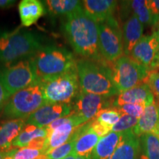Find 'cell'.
<instances>
[{
	"label": "cell",
	"instance_id": "cell-42",
	"mask_svg": "<svg viewBox=\"0 0 159 159\" xmlns=\"http://www.w3.org/2000/svg\"><path fill=\"white\" fill-rule=\"evenodd\" d=\"M5 159H13V157L11 156H9V155H8V156H7V157H5Z\"/></svg>",
	"mask_w": 159,
	"mask_h": 159
},
{
	"label": "cell",
	"instance_id": "cell-35",
	"mask_svg": "<svg viewBox=\"0 0 159 159\" xmlns=\"http://www.w3.org/2000/svg\"><path fill=\"white\" fill-rule=\"evenodd\" d=\"M11 97V95L8 94V92L5 90L3 85L0 83V112L4 110Z\"/></svg>",
	"mask_w": 159,
	"mask_h": 159
},
{
	"label": "cell",
	"instance_id": "cell-34",
	"mask_svg": "<svg viewBox=\"0 0 159 159\" xmlns=\"http://www.w3.org/2000/svg\"><path fill=\"white\" fill-rule=\"evenodd\" d=\"M46 140H47V138H37L33 139L27 145V148L33 149V150L42 151L43 149L44 148Z\"/></svg>",
	"mask_w": 159,
	"mask_h": 159
},
{
	"label": "cell",
	"instance_id": "cell-28",
	"mask_svg": "<svg viewBox=\"0 0 159 159\" xmlns=\"http://www.w3.org/2000/svg\"><path fill=\"white\" fill-rule=\"evenodd\" d=\"M75 140H76V136L73 134L70 139L65 143L64 144L61 145L53 149L50 152H49L46 156L48 159H63L69 156V155L72 153L75 144Z\"/></svg>",
	"mask_w": 159,
	"mask_h": 159
},
{
	"label": "cell",
	"instance_id": "cell-8",
	"mask_svg": "<svg viewBox=\"0 0 159 159\" xmlns=\"http://www.w3.org/2000/svg\"><path fill=\"white\" fill-rule=\"evenodd\" d=\"M98 25L101 55L108 63L114 62L124 55L122 30L114 16Z\"/></svg>",
	"mask_w": 159,
	"mask_h": 159
},
{
	"label": "cell",
	"instance_id": "cell-36",
	"mask_svg": "<svg viewBox=\"0 0 159 159\" xmlns=\"http://www.w3.org/2000/svg\"><path fill=\"white\" fill-rule=\"evenodd\" d=\"M149 6L156 22L158 23L159 19V0H150Z\"/></svg>",
	"mask_w": 159,
	"mask_h": 159
},
{
	"label": "cell",
	"instance_id": "cell-22",
	"mask_svg": "<svg viewBox=\"0 0 159 159\" xmlns=\"http://www.w3.org/2000/svg\"><path fill=\"white\" fill-rule=\"evenodd\" d=\"M19 16L25 27L34 25L44 13V7L38 0H22L19 5Z\"/></svg>",
	"mask_w": 159,
	"mask_h": 159
},
{
	"label": "cell",
	"instance_id": "cell-24",
	"mask_svg": "<svg viewBox=\"0 0 159 159\" xmlns=\"http://www.w3.org/2000/svg\"><path fill=\"white\" fill-rule=\"evenodd\" d=\"M49 130L47 128H38L34 125H25V128L13 141V148H23L27 147L29 143L37 138H47Z\"/></svg>",
	"mask_w": 159,
	"mask_h": 159
},
{
	"label": "cell",
	"instance_id": "cell-25",
	"mask_svg": "<svg viewBox=\"0 0 159 159\" xmlns=\"http://www.w3.org/2000/svg\"><path fill=\"white\" fill-rule=\"evenodd\" d=\"M46 5L52 14L66 17L83 8V2L77 0H49Z\"/></svg>",
	"mask_w": 159,
	"mask_h": 159
},
{
	"label": "cell",
	"instance_id": "cell-9",
	"mask_svg": "<svg viewBox=\"0 0 159 159\" xmlns=\"http://www.w3.org/2000/svg\"><path fill=\"white\" fill-rule=\"evenodd\" d=\"M5 66L0 69V83L11 96L39 82L29 60Z\"/></svg>",
	"mask_w": 159,
	"mask_h": 159
},
{
	"label": "cell",
	"instance_id": "cell-12",
	"mask_svg": "<svg viewBox=\"0 0 159 159\" xmlns=\"http://www.w3.org/2000/svg\"><path fill=\"white\" fill-rule=\"evenodd\" d=\"M158 48V36L153 32L152 35H143L135 45L129 57L150 71Z\"/></svg>",
	"mask_w": 159,
	"mask_h": 159
},
{
	"label": "cell",
	"instance_id": "cell-33",
	"mask_svg": "<svg viewBox=\"0 0 159 159\" xmlns=\"http://www.w3.org/2000/svg\"><path fill=\"white\" fill-rule=\"evenodd\" d=\"M91 128L98 135L99 138H102V137L106 136L107 134L111 132V130L106 128V127L99 122H97L95 119H93L92 121H91Z\"/></svg>",
	"mask_w": 159,
	"mask_h": 159
},
{
	"label": "cell",
	"instance_id": "cell-37",
	"mask_svg": "<svg viewBox=\"0 0 159 159\" xmlns=\"http://www.w3.org/2000/svg\"><path fill=\"white\" fill-rule=\"evenodd\" d=\"M154 27H156V30H155L154 32L156 33L157 36H158V41H159V19H158V23H157L156 25L154 26ZM159 69V48H158V53H157V55H156V58H155L154 62H153V63H152L151 71L156 70V69Z\"/></svg>",
	"mask_w": 159,
	"mask_h": 159
},
{
	"label": "cell",
	"instance_id": "cell-29",
	"mask_svg": "<svg viewBox=\"0 0 159 159\" xmlns=\"http://www.w3.org/2000/svg\"><path fill=\"white\" fill-rule=\"evenodd\" d=\"M138 121L139 119L136 117L129 116V115H122L118 122L113 126L111 132L124 133L133 130Z\"/></svg>",
	"mask_w": 159,
	"mask_h": 159
},
{
	"label": "cell",
	"instance_id": "cell-2",
	"mask_svg": "<svg viewBox=\"0 0 159 159\" xmlns=\"http://www.w3.org/2000/svg\"><path fill=\"white\" fill-rule=\"evenodd\" d=\"M29 61L40 82L77 68V61L71 52L54 46L42 47Z\"/></svg>",
	"mask_w": 159,
	"mask_h": 159
},
{
	"label": "cell",
	"instance_id": "cell-3",
	"mask_svg": "<svg viewBox=\"0 0 159 159\" xmlns=\"http://www.w3.org/2000/svg\"><path fill=\"white\" fill-rule=\"evenodd\" d=\"M77 71L82 91L106 97L119 94L113 82L109 64L82 58L77 61Z\"/></svg>",
	"mask_w": 159,
	"mask_h": 159
},
{
	"label": "cell",
	"instance_id": "cell-20",
	"mask_svg": "<svg viewBox=\"0 0 159 159\" xmlns=\"http://www.w3.org/2000/svg\"><path fill=\"white\" fill-rule=\"evenodd\" d=\"M122 6V15L127 16L132 13L138 18L143 25L155 26L157 24L149 6V1L146 0H134L124 1L121 4Z\"/></svg>",
	"mask_w": 159,
	"mask_h": 159
},
{
	"label": "cell",
	"instance_id": "cell-41",
	"mask_svg": "<svg viewBox=\"0 0 159 159\" xmlns=\"http://www.w3.org/2000/svg\"><path fill=\"white\" fill-rule=\"evenodd\" d=\"M35 159H48L47 158V157L46 155H41V156H39V157H37Z\"/></svg>",
	"mask_w": 159,
	"mask_h": 159
},
{
	"label": "cell",
	"instance_id": "cell-21",
	"mask_svg": "<svg viewBox=\"0 0 159 159\" xmlns=\"http://www.w3.org/2000/svg\"><path fill=\"white\" fill-rule=\"evenodd\" d=\"M25 121L22 119H12L0 125V150H13V141L25 128Z\"/></svg>",
	"mask_w": 159,
	"mask_h": 159
},
{
	"label": "cell",
	"instance_id": "cell-31",
	"mask_svg": "<svg viewBox=\"0 0 159 159\" xmlns=\"http://www.w3.org/2000/svg\"><path fill=\"white\" fill-rule=\"evenodd\" d=\"M41 155H42L41 150H33L27 147L21 149H13L9 152V156L13 157V159H35Z\"/></svg>",
	"mask_w": 159,
	"mask_h": 159
},
{
	"label": "cell",
	"instance_id": "cell-17",
	"mask_svg": "<svg viewBox=\"0 0 159 159\" xmlns=\"http://www.w3.org/2000/svg\"><path fill=\"white\" fill-rule=\"evenodd\" d=\"M70 116L71 117L70 122L65 123L64 125L49 133L46 140L44 148L41 151L42 155H47L53 149L64 144L70 139L72 134H74L75 129L79 127L74 117L71 115Z\"/></svg>",
	"mask_w": 159,
	"mask_h": 159
},
{
	"label": "cell",
	"instance_id": "cell-5",
	"mask_svg": "<svg viewBox=\"0 0 159 159\" xmlns=\"http://www.w3.org/2000/svg\"><path fill=\"white\" fill-rule=\"evenodd\" d=\"M47 103L41 83L39 81L12 95L3 114L10 119H27Z\"/></svg>",
	"mask_w": 159,
	"mask_h": 159
},
{
	"label": "cell",
	"instance_id": "cell-4",
	"mask_svg": "<svg viewBox=\"0 0 159 159\" xmlns=\"http://www.w3.org/2000/svg\"><path fill=\"white\" fill-rule=\"evenodd\" d=\"M42 47L39 38L30 32L0 31V61L5 65L30 58Z\"/></svg>",
	"mask_w": 159,
	"mask_h": 159
},
{
	"label": "cell",
	"instance_id": "cell-40",
	"mask_svg": "<svg viewBox=\"0 0 159 159\" xmlns=\"http://www.w3.org/2000/svg\"><path fill=\"white\" fill-rule=\"evenodd\" d=\"M9 151H5L0 150V159H5V157H7L9 155Z\"/></svg>",
	"mask_w": 159,
	"mask_h": 159
},
{
	"label": "cell",
	"instance_id": "cell-30",
	"mask_svg": "<svg viewBox=\"0 0 159 159\" xmlns=\"http://www.w3.org/2000/svg\"><path fill=\"white\" fill-rule=\"evenodd\" d=\"M146 107V105L142 104H126L115 107L114 108L122 115H129L139 119L144 113Z\"/></svg>",
	"mask_w": 159,
	"mask_h": 159
},
{
	"label": "cell",
	"instance_id": "cell-1",
	"mask_svg": "<svg viewBox=\"0 0 159 159\" xmlns=\"http://www.w3.org/2000/svg\"><path fill=\"white\" fill-rule=\"evenodd\" d=\"M64 34L77 54L83 58L108 65L99 49V25L82 9L66 17Z\"/></svg>",
	"mask_w": 159,
	"mask_h": 159
},
{
	"label": "cell",
	"instance_id": "cell-11",
	"mask_svg": "<svg viewBox=\"0 0 159 159\" xmlns=\"http://www.w3.org/2000/svg\"><path fill=\"white\" fill-rule=\"evenodd\" d=\"M71 111V104L47 102L31 114L26 122L38 128H46L57 119L69 116Z\"/></svg>",
	"mask_w": 159,
	"mask_h": 159
},
{
	"label": "cell",
	"instance_id": "cell-39",
	"mask_svg": "<svg viewBox=\"0 0 159 159\" xmlns=\"http://www.w3.org/2000/svg\"><path fill=\"white\" fill-rule=\"evenodd\" d=\"M63 159H91V158H84V157H80L75 156L74 154H71Z\"/></svg>",
	"mask_w": 159,
	"mask_h": 159
},
{
	"label": "cell",
	"instance_id": "cell-13",
	"mask_svg": "<svg viewBox=\"0 0 159 159\" xmlns=\"http://www.w3.org/2000/svg\"><path fill=\"white\" fill-rule=\"evenodd\" d=\"M74 134L76 136V140L71 154L84 158H91L93 151L100 138L91 128V122L77 127Z\"/></svg>",
	"mask_w": 159,
	"mask_h": 159
},
{
	"label": "cell",
	"instance_id": "cell-10",
	"mask_svg": "<svg viewBox=\"0 0 159 159\" xmlns=\"http://www.w3.org/2000/svg\"><path fill=\"white\" fill-rule=\"evenodd\" d=\"M114 99V97L91 94L80 89L70 115L74 117L79 126H80L94 119L99 111L112 107Z\"/></svg>",
	"mask_w": 159,
	"mask_h": 159
},
{
	"label": "cell",
	"instance_id": "cell-14",
	"mask_svg": "<svg viewBox=\"0 0 159 159\" xmlns=\"http://www.w3.org/2000/svg\"><path fill=\"white\" fill-rule=\"evenodd\" d=\"M155 102V97L147 83L119 93L114 97L113 108L126 104H142L148 106Z\"/></svg>",
	"mask_w": 159,
	"mask_h": 159
},
{
	"label": "cell",
	"instance_id": "cell-27",
	"mask_svg": "<svg viewBox=\"0 0 159 159\" xmlns=\"http://www.w3.org/2000/svg\"><path fill=\"white\" fill-rule=\"evenodd\" d=\"M122 114L114 108H105L99 111L94 119L112 130L113 126L118 122Z\"/></svg>",
	"mask_w": 159,
	"mask_h": 159
},
{
	"label": "cell",
	"instance_id": "cell-38",
	"mask_svg": "<svg viewBox=\"0 0 159 159\" xmlns=\"http://www.w3.org/2000/svg\"><path fill=\"white\" fill-rule=\"evenodd\" d=\"M15 3L14 0H0V8H9Z\"/></svg>",
	"mask_w": 159,
	"mask_h": 159
},
{
	"label": "cell",
	"instance_id": "cell-15",
	"mask_svg": "<svg viewBox=\"0 0 159 159\" xmlns=\"http://www.w3.org/2000/svg\"><path fill=\"white\" fill-rule=\"evenodd\" d=\"M118 2L113 0H85L83 7L89 17L101 23L114 16Z\"/></svg>",
	"mask_w": 159,
	"mask_h": 159
},
{
	"label": "cell",
	"instance_id": "cell-32",
	"mask_svg": "<svg viewBox=\"0 0 159 159\" xmlns=\"http://www.w3.org/2000/svg\"><path fill=\"white\" fill-rule=\"evenodd\" d=\"M146 83H148L155 97V100L156 105L159 108V72L156 70L150 71L147 78Z\"/></svg>",
	"mask_w": 159,
	"mask_h": 159
},
{
	"label": "cell",
	"instance_id": "cell-23",
	"mask_svg": "<svg viewBox=\"0 0 159 159\" xmlns=\"http://www.w3.org/2000/svg\"><path fill=\"white\" fill-rule=\"evenodd\" d=\"M122 133L111 132L99 139L92 152L91 159H111L118 145Z\"/></svg>",
	"mask_w": 159,
	"mask_h": 159
},
{
	"label": "cell",
	"instance_id": "cell-16",
	"mask_svg": "<svg viewBox=\"0 0 159 159\" xmlns=\"http://www.w3.org/2000/svg\"><path fill=\"white\" fill-rule=\"evenodd\" d=\"M133 132L139 138L148 134L159 137V111L156 102L145 108Z\"/></svg>",
	"mask_w": 159,
	"mask_h": 159
},
{
	"label": "cell",
	"instance_id": "cell-6",
	"mask_svg": "<svg viewBox=\"0 0 159 159\" xmlns=\"http://www.w3.org/2000/svg\"><path fill=\"white\" fill-rule=\"evenodd\" d=\"M47 102L71 104L80 91L77 68L41 82Z\"/></svg>",
	"mask_w": 159,
	"mask_h": 159
},
{
	"label": "cell",
	"instance_id": "cell-26",
	"mask_svg": "<svg viewBox=\"0 0 159 159\" xmlns=\"http://www.w3.org/2000/svg\"><path fill=\"white\" fill-rule=\"evenodd\" d=\"M141 159H159V137L152 134L140 137Z\"/></svg>",
	"mask_w": 159,
	"mask_h": 159
},
{
	"label": "cell",
	"instance_id": "cell-7",
	"mask_svg": "<svg viewBox=\"0 0 159 159\" xmlns=\"http://www.w3.org/2000/svg\"><path fill=\"white\" fill-rule=\"evenodd\" d=\"M113 82L119 93L146 83L150 71L130 57L123 55L109 63Z\"/></svg>",
	"mask_w": 159,
	"mask_h": 159
},
{
	"label": "cell",
	"instance_id": "cell-19",
	"mask_svg": "<svg viewBox=\"0 0 159 159\" xmlns=\"http://www.w3.org/2000/svg\"><path fill=\"white\" fill-rule=\"evenodd\" d=\"M122 30L124 55L130 56L135 45L143 36L144 25L136 16L132 15L125 21Z\"/></svg>",
	"mask_w": 159,
	"mask_h": 159
},
{
	"label": "cell",
	"instance_id": "cell-18",
	"mask_svg": "<svg viewBox=\"0 0 159 159\" xmlns=\"http://www.w3.org/2000/svg\"><path fill=\"white\" fill-rule=\"evenodd\" d=\"M122 137L111 159H139L140 140L133 130L122 133Z\"/></svg>",
	"mask_w": 159,
	"mask_h": 159
}]
</instances>
